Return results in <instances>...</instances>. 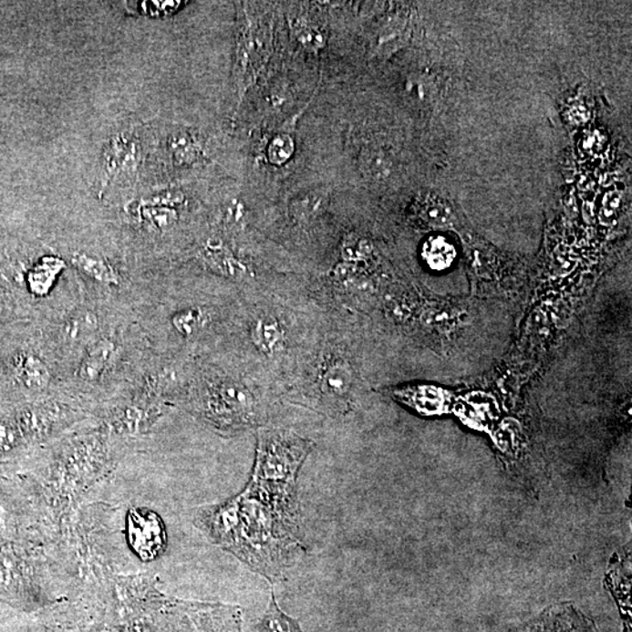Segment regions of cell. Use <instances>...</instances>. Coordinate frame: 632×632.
Segmentation results:
<instances>
[{
  "label": "cell",
  "instance_id": "15",
  "mask_svg": "<svg viewBox=\"0 0 632 632\" xmlns=\"http://www.w3.org/2000/svg\"><path fill=\"white\" fill-rule=\"evenodd\" d=\"M260 632H303L296 619L287 616L276 605L274 590L266 614L259 625Z\"/></svg>",
  "mask_w": 632,
  "mask_h": 632
},
{
  "label": "cell",
  "instance_id": "3",
  "mask_svg": "<svg viewBox=\"0 0 632 632\" xmlns=\"http://www.w3.org/2000/svg\"><path fill=\"white\" fill-rule=\"evenodd\" d=\"M511 632H600L593 621L573 605L551 606L539 616Z\"/></svg>",
  "mask_w": 632,
  "mask_h": 632
},
{
  "label": "cell",
  "instance_id": "8",
  "mask_svg": "<svg viewBox=\"0 0 632 632\" xmlns=\"http://www.w3.org/2000/svg\"><path fill=\"white\" fill-rule=\"evenodd\" d=\"M72 264L82 274L97 280L98 283L105 285L119 284L118 272L105 259L94 257V255L87 254L85 252H77V254L72 255Z\"/></svg>",
  "mask_w": 632,
  "mask_h": 632
},
{
  "label": "cell",
  "instance_id": "19",
  "mask_svg": "<svg viewBox=\"0 0 632 632\" xmlns=\"http://www.w3.org/2000/svg\"><path fill=\"white\" fill-rule=\"evenodd\" d=\"M295 152V140L289 135H279L268 147V160L275 165H283Z\"/></svg>",
  "mask_w": 632,
  "mask_h": 632
},
{
  "label": "cell",
  "instance_id": "18",
  "mask_svg": "<svg viewBox=\"0 0 632 632\" xmlns=\"http://www.w3.org/2000/svg\"><path fill=\"white\" fill-rule=\"evenodd\" d=\"M203 313L198 308H188L172 316L173 328L181 336L192 337L203 325Z\"/></svg>",
  "mask_w": 632,
  "mask_h": 632
},
{
  "label": "cell",
  "instance_id": "13",
  "mask_svg": "<svg viewBox=\"0 0 632 632\" xmlns=\"http://www.w3.org/2000/svg\"><path fill=\"white\" fill-rule=\"evenodd\" d=\"M322 390L326 394L346 398L351 386V373L345 361L329 363L322 376Z\"/></svg>",
  "mask_w": 632,
  "mask_h": 632
},
{
  "label": "cell",
  "instance_id": "2",
  "mask_svg": "<svg viewBox=\"0 0 632 632\" xmlns=\"http://www.w3.org/2000/svg\"><path fill=\"white\" fill-rule=\"evenodd\" d=\"M127 535L130 547L144 561L162 554L167 534L162 520L154 512L134 508L127 518Z\"/></svg>",
  "mask_w": 632,
  "mask_h": 632
},
{
  "label": "cell",
  "instance_id": "21",
  "mask_svg": "<svg viewBox=\"0 0 632 632\" xmlns=\"http://www.w3.org/2000/svg\"><path fill=\"white\" fill-rule=\"evenodd\" d=\"M142 201L149 204L176 209V206L184 203L185 195L180 190H165V192H157L155 195L143 198Z\"/></svg>",
  "mask_w": 632,
  "mask_h": 632
},
{
  "label": "cell",
  "instance_id": "12",
  "mask_svg": "<svg viewBox=\"0 0 632 632\" xmlns=\"http://www.w3.org/2000/svg\"><path fill=\"white\" fill-rule=\"evenodd\" d=\"M138 217L144 226L156 231L167 230L179 221L176 209L149 204L143 201L138 205Z\"/></svg>",
  "mask_w": 632,
  "mask_h": 632
},
{
  "label": "cell",
  "instance_id": "14",
  "mask_svg": "<svg viewBox=\"0 0 632 632\" xmlns=\"http://www.w3.org/2000/svg\"><path fill=\"white\" fill-rule=\"evenodd\" d=\"M423 258L432 270L443 271L451 266L456 250L445 238H431L424 243Z\"/></svg>",
  "mask_w": 632,
  "mask_h": 632
},
{
  "label": "cell",
  "instance_id": "17",
  "mask_svg": "<svg viewBox=\"0 0 632 632\" xmlns=\"http://www.w3.org/2000/svg\"><path fill=\"white\" fill-rule=\"evenodd\" d=\"M126 4L128 14L163 18V16L176 14L183 2H157V0L148 2V0H143V2H128Z\"/></svg>",
  "mask_w": 632,
  "mask_h": 632
},
{
  "label": "cell",
  "instance_id": "4",
  "mask_svg": "<svg viewBox=\"0 0 632 632\" xmlns=\"http://www.w3.org/2000/svg\"><path fill=\"white\" fill-rule=\"evenodd\" d=\"M138 157L139 146L136 136L130 131L111 136L102 151L100 195L105 193V190L115 177L135 167Z\"/></svg>",
  "mask_w": 632,
  "mask_h": 632
},
{
  "label": "cell",
  "instance_id": "23",
  "mask_svg": "<svg viewBox=\"0 0 632 632\" xmlns=\"http://www.w3.org/2000/svg\"><path fill=\"white\" fill-rule=\"evenodd\" d=\"M7 440V430L2 423H0V446L6 443Z\"/></svg>",
  "mask_w": 632,
  "mask_h": 632
},
{
  "label": "cell",
  "instance_id": "10",
  "mask_svg": "<svg viewBox=\"0 0 632 632\" xmlns=\"http://www.w3.org/2000/svg\"><path fill=\"white\" fill-rule=\"evenodd\" d=\"M202 258L209 267L223 275L235 276L241 275L243 266L233 257L222 243L210 241L202 250Z\"/></svg>",
  "mask_w": 632,
  "mask_h": 632
},
{
  "label": "cell",
  "instance_id": "9",
  "mask_svg": "<svg viewBox=\"0 0 632 632\" xmlns=\"http://www.w3.org/2000/svg\"><path fill=\"white\" fill-rule=\"evenodd\" d=\"M251 337L259 350L266 354H275L284 344V332L278 321L265 316L259 319L251 329Z\"/></svg>",
  "mask_w": 632,
  "mask_h": 632
},
{
  "label": "cell",
  "instance_id": "5",
  "mask_svg": "<svg viewBox=\"0 0 632 632\" xmlns=\"http://www.w3.org/2000/svg\"><path fill=\"white\" fill-rule=\"evenodd\" d=\"M115 349L114 342L107 338L90 346L78 368L80 378L86 382L98 381L113 358Z\"/></svg>",
  "mask_w": 632,
  "mask_h": 632
},
{
  "label": "cell",
  "instance_id": "6",
  "mask_svg": "<svg viewBox=\"0 0 632 632\" xmlns=\"http://www.w3.org/2000/svg\"><path fill=\"white\" fill-rule=\"evenodd\" d=\"M16 376L31 390H43L51 382V371L36 355L24 353L16 359Z\"/></svg>",
  "mask_w": 632,
  "mask_h": 632
},
{
  "label": "cell",
  "instance_id": "22",
  "mask_svg": "<svg viewBox=\"0 0 632 632\" xmlns=\"http://www.w3.org/2000/svg\"><path fill=\"white\" fill-rule=\"evenodd\" d=\"M606 200H609V203H605L606 206V214H611L614 212V210L617 208L619 204V198L617 195H615V193H611V195L606 196Z\"/></svg>",
  "mask_w": 632,
  "mask_h": 632
},
{
  "label": "cell",
  "instance_id": "11",
  "mask_svg": "<svg viewBox=\"0 0 632 632\" xmlns=\"http://www.w3.org/2000/svg\"><path fill=\"white\" fill-rule=\"evenodd\" d=\"M168 150L172 162L180 167L195 163L201 156L200 143L188 131H177L169 136Z\"/></svg>",
  "mask_w": 632,
  "mask_h": 632
},
{
  "label": "cell",
  "instance_id": "20",
  "mask_svg": "<svg viewBox=\"0 0 632 632\" xmlns=\"http://www.w3.org/2000/svg\"><path fill=\"white\" fill-rule=\"evenodd\" d=\"M421 217L427 219L431 224L441 225L448 221V212L445 206L432 197H428L420 204Z\"/></svg>",
  "mask_w": 632,
  "mask_h": 632
},
{
  "label": "cell",
  "instance_id": "1",
  "mask_svg": "<svg viewBox=\"0 0 632 632\" xmlns=\"http://www.w3.org/2000/svg\"><path fill=\"white\" fill-rule=\"evenodd\" d=\"M296 487L252 473L241 493L203 508L197 526L259 575L280 581L306 553Z\"/></svg>",
  "mask_w": 632,
  "mask_h": 632
},
{
  "label": "cell",
  "instance_id": "7",
  "mask_svg": "<svg viewBox=\"0 0 632 632\" xmlns=\"http://www.w3.org/2000/svg\"><path fill=\"white\" fill-rule=\"evenodd\" d=\"M64 260L57 257L41 258L27 274V285L35 295H48L55 286L57 276L65 270Z\"/></svg>",
  "mask_w": 632,
  "mask_h": 632
},
{
  "label": "cell",
  "instance_id": "16",
  "mask_svg": "<svg viewBox=\"0 0 632 632\" xmlns=\"http://www.w3.org/2000/svg\"><path fill=\"white\" fill-rule=\"evenodd\" d=\"M97 328L98 319L93 313L78 312L66 322L64 334L69 341H81L92 336Z\"/></svg>",
  "mask_w": 632,
  "mask_h": 632
}]
</instances>
